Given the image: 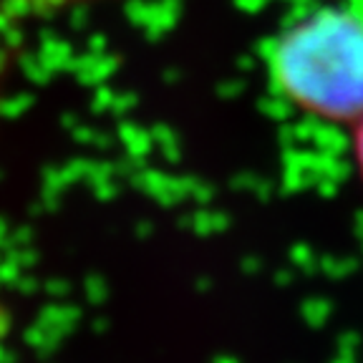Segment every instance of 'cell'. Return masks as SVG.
<instances>
[{"label":"cell","instance_id":"obj_2","mask_svg":"<svg viewBox=\"0 0 363 363\" xmlns=\"http://www.w3.org/2000/svg\"><path fill=\"white\" fill-rule=\"evenodd\" d=\"M48 0H0V16H16V18H26L30 11H40Z\"/></svg>","mask_w":363,"mask_h":363},{"label":"cell","instance_id":"obj_1","mask_svg":"<svg viewBox=\"0 0 363 363\" xmlns=\"http://www.w3.org/2000/svg\"><path fill=\"white\" fill-rule=\"evenodd\" d=\"M272 79L303 111L333 124L363 116V21L320 8L293 23L272 45Z\"/></svg>","mask_w":363,"mask_h":363},{"label":"cell","instance_id":"obj_3","mask_svg":"<svg viewBox=\"0 0 363 363\" xmlns=\"http://www.w3.org/2000/svg\"><path fill=\"white\" fill-rule=\"evenodd\" d=\"M353 147H356V162H358V172H361V179H363V116L353 124Z\"/></svg>","mask_w":363,"mask_h":363}]
</instances>
